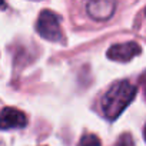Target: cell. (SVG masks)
<instances>
[{"label":"cell","instance_id":"ba28073f","mask_svg":"<svg viewBox=\"0 0 146 146\" xmlns=\"http://www.w3.org/2000/svg\"><path fill=\"white\" fill-rule=\"evenodd\" d=\"M3 3H5V0H0V7L3 6Z\"/></svg>","mask_w":146,"mask_h":146},{"label":"cell","instance_id":"6da1fadb","mask_svg":"<svg viewBox=\"0 0 146 146\" xmlns=\"http://www.w3.org/2000/svg\"><path fill=\"white\" fill-rule=\"evenodd\" d=\"M136 86H133L127 80H120L112 85V88L105 93L100 102L102 113L106 119L115 120L120 116V113L129 106V103L136 96Z\"/></svg>","mask_w":146,"mask_h":146},{"label":"cell","instance_id":"7a4b0ae2","mask_svg":"<svg viewBox=\"0 0 146 146\" xmlns=\"http://www.w3.org/2000/svg\"><path fill=\"white\" fill-rule=\"evenodd\" d=\"M36 29L39 35L46 40L59 42L62 39V29H60L59 17L50 10H43L39 15Z\"/></svg>","mask_w":146,"mask_h":146},{"label":"cell","instance_id":"52a82bcc","mask_svg":"<svg viewBox=\"0 0 146 146\" xmlns=\"http://www.w3.org/2000/svg\"><path fill=\"white\" fill-rule=\"evenodd\" d=\"M115 146H136V145H135V142H133V139L129 133H123V135L119 136Z\"/></svg>","mask_w":146,"mask_h":146},{"label":"cell","instance_id":"3957f363","mask_svg":"<svg viewBox=\"0 0 146 146\" xmlns=\"http://www.w3.org/2000/svg\"><path fill=\"white\" fill-rule=\"evenodd\" d=\"M86 9L92 19L98 22H106L113 16L116 2L115 0H89Z\"/></svg>","mask_w":146,"mask_h":146},{"label":"cell","instance_id":"5b68a950","mask_svg":"<svg viewBox=\"0 0 146 146\" xmlns=\"http://www.w3.org/2000/svg\"><path fill=\"white\" fill-rule=\"evenodd\" d=\"M142 52L140 46L136 42H127V43H119L113 44L108 49V57L116 62H129L135 56H137Z\"/></svg>","mask_w":146,"mask_h":146},{"label":"cell","instance_id":"8992f818","mask_svg":"<svg viewBox=\"0 0 146 146\" xmlns=\"http://www.w3.org/2000/svg\"><path fill=\"white\" fill-rule=\"evenodd\" d=\"M78 146H102V142H100V139L96 135L89 133V135L82 136V139H80Z\"/></svg>","mask_w":146,"mask_h":146},{"label":"cell","instance_id":"277c9868","mask_svg":"<svg viewBox=\"0 0 146 146\" xmlns=\"http://www.w3.org/2000/svg\"><path fill=\"white\" fill-rule=\"evenodd\" d=\"M27 125L26 115L16 108H5L0 112V129H22Z\"/></svg>","mask_w":146,"mask_h":146}]
</instances>
